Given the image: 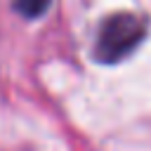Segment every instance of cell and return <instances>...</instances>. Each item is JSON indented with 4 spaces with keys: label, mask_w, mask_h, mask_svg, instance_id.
Listing matches in <instances>:
<instances>
[{
    "label": "cell",
    "mask_w": 151,
    "mask_h": 151,
    "mask_svg": "<svg viewBox=\"0 0 151 151\" xmlns=\"http://www.w3.org/2000/svg\"><path fill=\"white\" fill-rule=\"evenodd\" d=\"M144 35H146V24L142 17L130 12L111 14L104 19L99 28L94 54L101 64H118L139 47Z\"/></svg>",
    "instance_id": "cell-1"
},
{
    "label": "cell",
    "mask_w": 151,
    "mask_h": 151,
    "mask_svg": "<svg viewBox=\"0 0 151 151\" xmlns=\"http://www.w3.org/2000/svg\"><path fill=\"white\" fill-rule=\"evenodd\" d=\"M50 2H52V0H12L14 9H17L21 17H26V19H38V17H42V14L50 9Z\"/></svg>",
    "instance_id": "cell-2"
}]
</instances>
